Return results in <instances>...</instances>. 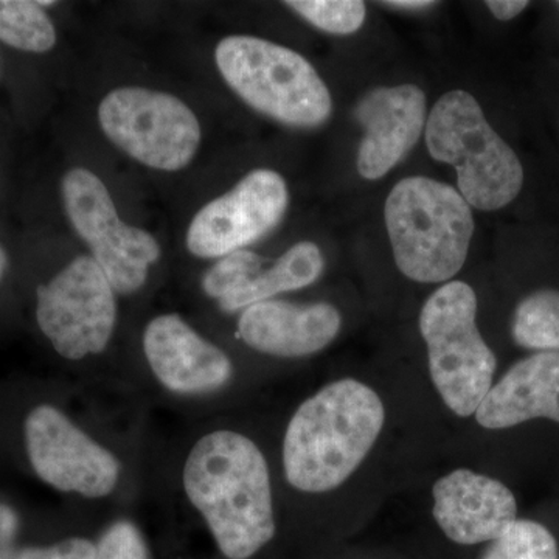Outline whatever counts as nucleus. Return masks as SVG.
Wrapping results in <instances>:
<instances>
[{
	"mask_svg": "<svg viewBox=\"0 0 559 559\" xmlns=\"http://www.w3.org/2000/svg\"><path fill=\"white\" fill-rule=\"evenodd\" d=\"M183 488L227 559L253 558L275 538L270 468L248 437L234 430L202 437L183 466Z\"/></svg>",
	"mask_w": 559,
	"mask_h": 559,
	"instance_id": "1",
	"label": "nucleus"
},
{
	"mask_svg": "<svg viewBox=\"0 0 559 559\" xmlns=\"http://www.w3.org/2000/svg\"><path fill=\"white\" fill-rule=\"evenodd\" d=\"M385 407L370 385L334 381L300 404L283 440V471L304 492L340 488L380 439Z\"/></svg>",
	"mask_w": 559,
	"mask_h": 559,
	"instance_id": "2",
	"label": "nucleus"
},
{
	"mask_svg": "<svg viewBox=\"0 0 559 559\" xmlns=\"http://www.w3.org/2000/svg\"><path fill=\"white\" fill-rule=\"evenodd\" d=\"M384 216L393 259L407 278L448 283L468 259L473 212L448 183L423 176L400 180L385 201Z\"/></svg>",
	"mask_w": 559,
	"mask_h": 559,
	"instance_id": "3",
	"label": "nucleus"
},
{
	"mask_svg": "<svg viewBox=\"0 0 559 559\" xmlns=\"http://www.w3.org/2000/svg\"><path fill=\"white\" fill-rule=\"evenodd\" d=\"M425 131L430 156L455 168L459 193L469 207L492 212L516 200L524 186L520 157L492 130L473 95L444 94L430 110Z\"/></svg>",
	"mask_w": 559,
	"mask_h": 559,
	"instance_id": "4",
	"label": "nucleus"
},
{
	"mask_svg": "<svg viewBox=\"0 0 559 559\" xmlns=\"http://www.w3.org/2000/svg\"><path fill=\"white\" fill-rule=\"evenodd\" d=\"M216 66L250 108L293 128H318L330 119L329 87L297 51L253 36L221 40Z\"/></svg>",
	"mask_w": 559,
	"mask_h": 559,
	"instance_id": "5",
	"label": "nucleus"
},
{
	"mask_svg": "<svg viewBox=\"0 0 559 559\" xmlns=\"http://www.w3.org/2000/svg\"><path fill=\"white\" fill-rule=\"evenodd\" d=\"M476 316V293L465 282L444 283L419 312L433 388L460 418L476 414L498 369L495 353L477 329Z\"/></svg>",
	"mask_w": 559,
	"mask_h": 559,
	"instance_id": "6",
	"label": "nucleus"
},
{
	"mask_svg": "<svg viewBox=\"0 0 559 559\" xmlns=\"http://www.w3.org/2000/svg\"><path fill=\"white\" fill-rule=\"evenodd\" d=\"M98 121L114 145L154 170H182L200 148L198 117L165 92L143 87L109 92L98 108Z\"/></svg>",
	"mask_w": 559,
	"mask_h": 559,
	"instance_id": "7",
	"label": "nucleus"
},
{
	"mask_svg": "<svg viewBox=\"0 0 559 559\" xmlns=\"http://www.w3.org/2000/svg\"><path fill=\"white\" fill-rule=\"evenodd\" d=\"M61 193L73 229L90 246L112 289L132 294L142 288L151 264L160 259L157 241L120 219L105 183L86 168L66 173Z\"/></svg>",
	"mask_w": 559,
	"mask_h": 559,
	"instance_id": "8",
	"label": "nucleus"
},
{
	"mask_svg": "<svg viewBox=\"0 0 559 559\" xmlns=\"http://www.w3.org/2000/svg\"><path fill=\"white\" fill-rule=\"evenodd\" d=\"M116 290L91 255H81L38 288L36 319L53 348L70 360L108 347L117 320Z\"/></svg>",
	"mask_w": 559,
	"mask_h": 559,
	"instance_id": "9",
	"label": "nucleus"
},
{
	"mask_svg": "<svg viewBox=\"0 0 559 559\" xmlns=\"http://www.w3.org/2000/svg\"><path fill=\"white\" fill-rule=\"evenodd\" d=\"M24 430L33 469L50 487L90 499L105 498L116 489L119 460L57 407L43 404L33 409Z\"/></svg>",
	"mask_w": 559,
	"mask_h": 559,
	"instance_id": "10",
	"label": "nucleus"
},
{
	"mask_svg": "<svg viewBox=\"0 0 559 559\" xmlns=\"http://www.w3.org/2000/svg\"><path fill=\"white\" fill-rule=\"evenodd\" d=\"M288 202V187L278 173L264 168L249 173L198 212L187 231V248L201 259H223L274 230Z\"/></svg>",
	"mask_w": 559,
	"mask_h": 559,
	"instance_id": "11",
	"label": "nucleus"
},
{
	"mask_svg": "<svg viewBox=\"0 0 559 559\" xmlns=\"http://www.w3.org/2000/svg\"><path fill=\"white\" fill-rule=\"evenodd\" d=\"M433 520L451 543L487 546L518 521V502L498 479L460 468L436 481Z\"/></svg>",
	"mask_w": 559,
	"mask_h": 559,
	"instance_id": "12",
	"label": "nucleus"
},
{
	"mask_svg": "<svg viewBox=\"0 0 559 559\" xmlns=\"http://www.w3.org/2000/svg\"><path fill=\"white\" fill-rule=\"evenodd\" d=\"M364 128L358 150L359 175L381 179L417 145L426 130V95L415 84L377 87L367 92L355 108Z\"/></svg>",
	"mask_w": 559,
	"mask_h": 559,
	"instance_id": "13",
	"label": "nucleus"
},
{
	"mask_svg": "<svg viewBox=\"0 0 559 559\" xmlns=\"http://www.w3.org/2000/svg\"><path fill=\"white\" fill-rule=\"evenodd\" d=\"M143 349L160 384L182 395L224 388L234 373L229 356L202 340L178 314L151 320L143 334Z\"/></svg>",
	"mask_w": 559,
	"mask_h": 559,
	"instance_id": "14",
	"label": "nucleus"
},
{
	"mask_svg": "<svg viewBox=\"0 0 559 559\" xmlns=\"http://www.w3.org/2000/svg\"><path fill=\"white\" fill-rule=\"evenodd\" d=\"M341 326V312L333 305L266 300L242 311L238 334L255 352L301 358L329 347Z\"/></svg>",
	"mask_w": 559,
	"mask_h": 559,
	"instance_id": "15",
	"label": "nucleus"
},
{
	"mask_svg": "<svg viewBox=\"0 0 559 559\" xmlns=\"http://www.w3.org/2000/svg\"><path fill=\"white\" fill-rule=\"evenodd\" d=\"M489 430L509 429L530 419L559 423V352L536 353L514 364L476 411Z\"/></svg>",
	"mask_w": 559,
	"mask_h": 559,
	"instance_id": "16",
	"label": "nucleus"
},
{
	"mask_svg": "<svg viewBox=\"0 0 559 559\" xmlns=\"http://www.w3.org/2000/svg\"><path fill=\"white\" fill-rule=\"evenodd\" d=\"M323 267L325 260L319 246L310 241L299 242L280 257L271 270L261 271L248 285L221 299L219 308L226 312L246 310L277 294L305 288L322 275Z\"/></svg>",
	"mask_w": 559,
	"mask_h": 559,
	"instance_id": "17",
	"label": "nucleus"
},
{
	"mask_svg": "<svg viewBox=\"0 0 559 559\" xmlns=\"http://www.w3.org/2000/svg\"><path fill=\"white\" fill-rule=\"evenodd\" d=\"M511 336L525 349L559 352V290H536L525 297L514 310Z\"/></svg>",
	"mask_w": 559,
	"mask_h": 559,
	"instance_id": "18",
	"label": "nucleus"
},
{
	"mask_svg": "<svg viewBox=\"0 0 559 559\" xmlns=\"http://www.w3.org/2000/svg\"><path fill=\"white\" fill-rule=\"evenodd\" d=\"M0 40L17 50L46 53L57 44V31L38 2L0 0Z\"/></svg>",
	"mask_w": 559,
	"mask_h": 559,
	"instance_id": "19",
	"label": "nucleus"
},
{
	"mask_svg": "<svg viewBox=\"0 0 559 559\" xmlns=\"http://www.w3.org/2000/svg\"><path fill=\"white\" fill-rule=\"evenodd\" d=\"M479 559H559V544L546 525L518 520L484 547Z\"/></svg>",
	"mask_w": 559,
	"mask_h": 559,
	"instance_id": "20",
	"label": "nucleus"
},
{
	"mask_svg": "<svg viewBox=\"0 0 559 559\" xmlns=\"http://www.w3.org/2000/svg\"><path fill=\"white\" fill-rule=\"evenodd\" d=\"M286 7L314 27L333 35H353L366 21V3L359 0H289Z\"/></svg>",
	"mask_w": 559,
	"mask_h": 559,
	"instance_id": "21",
	"label": "nucleus"
},
{
	"mask_svg": "<svg viewBox=\"0 0 559 559\" xmlns=\"http://www.w3.org/2000/svg\"><path fill=\"white\" fill-rule=\"evenodd\" d=\"M261 272V260L249 250H237L229 255L223 257L205 274L202 280V288L212 299L221 300L230 296L231 293L248 285L250 280L255 278Z\"/></svg>",
	"mask_w": 559,
	"mask_h": 559,
	"instance_id": "22",
	"label": "nucleus"
},
{
	"mask_svg": "<svg viewBox=\"0 0 559 559\" xmlns=\"http://www.w3.org/2000/svg\"><path fill=\"white\" fill-rule=\"evenodd\" d=\"M95 559H150V551L142 532L130 521H119L103 533Z\"/></svg>",
	"mask_w": 559,
	"mask_h": 559,
	"instance_id": "23",
	"label": "nucleus"
},
{
	"mask_svg": "<svg viewBox=\"0 0 559 559\" xmlns=\"http://www.w3.org/2000/svg\"><path fill=\"white\" fill-rule=\"evenodd\" d=\"M31 559H95L97 544L84 538L61 540L49 547H27Z\"/></svg>",
	"mask_w": 559,
	"mask_h": 559,
	"instance_id": "24",
	"label": "nucleus"
},
{
	"mask_svg": "<svg viewBox=\"0 0 559 559\" xmlns=\"http://www.w3.org/2000/svg\"><path fill=\"white\" fill-rule=\"evenodd\" d=\"M20 518L9 506L0 503V559H16V536Z\"/></svg>",
	"mask_w": 559,
	"mask_h": 559,
	"instance_id": "25",
	"label": "nucleus"
},
{
	"mask_svg": "<svg viewBox=\"0 0 559 559\" xmlns=\"http://www.w3.org/2000/svg\"><path fill=\"white\" fill-rule=\"evenodd\" d=\"M487 7L495 14L496 20L511 21L527 9L528 2L525 0H488Z\"/></svg>",
	"mask_w": 559,
	"mask_h": 559,
	"instance_id": "26",
	"label": "nucleus"
},
{
	"mask_svg": "<svg viewBox=\"0 0 559 559\" xmlns=\"http://www.w3.org/2000/svg\"><path fill=\"white\" fill-rule=\"evenodd\" d=\"M382 5L392 7L399 10H425L433 7V2L426 0H393V2H382Z\"/></svg>",
	"mask_w": 559,
	"mask_h": 559,
	"instance_id": "27",
	"label": "nucleus"
},
{
	"mask_svg": "<svg viewBox=\"0 0 559 559\" xmlns=\"http://www.w3.org/2000/svg\"><path fill=\"white\" fill-rule=\"evenodd\" d=\"M7 264H9V260H7L5 250L0 248V278H2L3 274H5Z\"/></svg>",
	"mask_w": 559,
	"mask_h": 559,
	"instance_id": "28",
	"label": "nucleus"
},
{
	"mask_svg": "<svg viewBox=\"0 0 559 559\" xmlns=\"http://www.w3.org/2000/svg\"><path fill=\"white\" fill-rule=\"evenodd\" d=\"M16 559H31V558H28L27 550L20 549V550H17Z\"/></svg>",
	"mask_w": 559,
	"mask_h": 559,
	"instance_id": "29",
	"label": "nucleus"
}]
</instances>
